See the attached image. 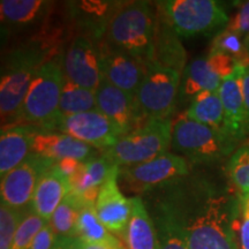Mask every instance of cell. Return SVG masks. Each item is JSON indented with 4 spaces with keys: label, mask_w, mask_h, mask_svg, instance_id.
Segmentation results:
<instances>
[{
    "label": "cell",
    "mask_w": 249,
    "mask_h": 249,
    "mask_svg": "<svg viewBox=\"0 0 249 249\" xmlns=\"http://www.w3.org/2000/svg\"><path fill=\"white\" fill-rule=\"evenodd\" d=\"M242 95H244L246 116H247L248 133H249V64L244 67L242 73Z\"/></svg>",
    "instance_id": "obj_38"
},
{
    "label": "cell",
    "mask_w": 249,
    "mask_h": 249,
    "mask_svg": "<svg viewBox=\"0 0 249 249\" xmlns=\"http://www.w3.org/2000/svg\"><path fill=\"white\" fill-rule=\"evenodd\" d=\"M64 53L45 62L31 81L21 108L20 121L52 130L61 119L59 105L64 88Z\"/></svg>",
    "instance_id": "obj_4"
},
{
    "label": "cell",
    "mask_w": 249,
    "mask_h": 249,
    "mask_svg": "<svg viewBox=\"0 0 249 249\" xmlns=\"http://www.w3.org/2000/svg\"><path fill=\"white\" fill-rule=\"evenodd\" d=\"M85 204L71 192L66 195L49 222L58 238H76L77 218Z\"/></svg>",
    "instance_id": "obj_29"
},
{
    "label": "cell",
    "mask_w": 249,
    "mask_h": 249,
    "mask_svg": "<svg viewBox=\"0 0 249 249\" xmlns=\"http://www.w3.org/2000/svg\"><path fill=\"white\" fill-rule=\"evenodd\" d=\"M48 222L40 218L33 210L24 213V217L15 234L12 249H30L37 233L44 227Z\"/></svg>",
    "instance_id": "obj_34"
},
{
    "label": "cell",
    "mask_w": 249,
    "mask_h": 249,
    "mask_svg": "<svg viewBox=\"0 0 249 249\" xmlns=\"http://www.w3.org/2000/svg\"><path fill=\"white\" fill-rule=\"evenodd\" d=\"M59 33L42 34L9 52L0 80V113L1 124L20 121L21 108L27 91L39 68L61 54Z\"/></svg>",
    "instance_id": "obj_2"
},
{
    "label": "cell",
    "mask_w": 249,
    "mask_h": 249,
    "mask_svg": "<svg viewBox=\"0 0 249 249\" xmlns=\"http://www.w3.org/2000/svg\"><path fill=\"white\" fill-rule=\"evenodd\" d=\"M39 128L31 124H17L1 129L0 174L1 178L20 165L31 154L34 138Z\"/></svg>",
    "instance_id": "obj_22"
},
{
    "label": "cell",
    "mask_w": 249,
    "mask_h": 249,
    "mask_svg": "<svg viewBox=\"0 0 249 249\" xmlns=\"http://www.w3.org/2000/svg\"><path fill=\"white\" fill-rule=\"evenodd\" d=\"M54 132L68 134L103 151L113 147L121 138L116 127L98 110L61 118Z\"/></svg>",
    "instance_id": "obj_13"
},
{
    "label": "cell",
    "mask_w": 249,
    "mask_h": 249,
    "mask_svg": "<svg viewBox=\"0 0 249 249\" xmlns=\"http://www.w3.org/2000/svg\"><path fill=\"white\" fill-rule=\"evenodd\" d=\"M181 74L151 62L135 95L142 119L171 118L180 93Z\"/></svg>",
    "instance_id": "obj_8"
},
{
    "label": "cell",
    "mask_w": 249,
    "mask_h": 249,
    "mask_svg": "<svg viewBox=\"0 0 249 249\" xmlns=\"http://www.w3.org/2000/svg\"><path fill=\"white\" fill-rule=\"evenodd\" d=\"M52 249H61V246L59 244V241H57V244H55V246Z\"/></svg>",
    "instance_id": "obj_44"
},
{
    "label": "cell",
    "mask_w": 249,
    "mask_h": 249,
    "mask_svg": "<svg viewBox=\"0 0 249 249\" xmlns=\"http://www.w3.org/2000/svg\"><path fill=\"white\" fill-rule=\"evenodd\" d=\"M70 191L71 187L67 177L61 172L57 164L53 165L43 174L37 183L31 201V210L49 223Z\"/></svg>",
    "instance_id": "obj_21"
},
{
    "label": "cell",
    "mask_w": 249,
    "mask_h": 249,
    "mask_svg": "<svg viewBox=\"0 0 249 249\" xmlns=\"http://www.w3.org/2000/svg\"><path fill=\"white\" fill-rule=\"evenodd\" d=\"M185 114L191 119L229 136L226 133L223 104L218 91H202L198 93L191 102Z\"/></svg>",
    "instance_id": "obj_26"
},
{
    "label": "cell",
    "mask_w": 249,
    "mask_h": 249,
    "mask_svg": "<svg viewBox=\"0 0 249 249\" xmlns=\"http://www.w3.org/2000/svg\"><path fill=\"white\" fill-rule=\"evenodd\" d=\"M172 118L149 119L127 135L121 136L113 147L103 151L117 166H132L155 160L169 152L172 142Z\"/></svg>",
    "instance_id": "obj_5"
},
{
    "label": "cell",
    "mask_w": 249,
    "mask_h": 249,
    "mask_svg": "<svg viewBox=\"0 0 249 249\" xmlns=\"http://www.w3.org/2000/svg\"><path fill=\"white\" fill-rule=\"evenodd\" d=\"M57 241L58 236L55 235L50 223H48L37 233L30 249H52L57 244Z\"/></svg>",
    "instance_id": "obj_36"
},
{
    "label": "cell",
    "mask_w": 249,
    "mask_h": 249,
    "mask_svg": "<svg viewBox=\"0 0 249 249\" xmlns=\"http://www.w3.org/2000/svg\"><path fill=\"white\" fill-rule=\"evenodd\" d=\"M31 154L50 158L55 163L64 160L88 161L97 157L96 149L68 134L39 129L34 138Z\"/></svg>",
    "instance_id": "obj_17"
},
{
    "label": "cell",
    "mask_w": 249,
    "mask_h": 249,
    "mask_svg": "<svg viewBox=\"0 0 249 249\" xmlns=\"http://www.w3.org/2000/svg\"><path fill=\"white\" fill-rule=\"evenodd\" d=\"M242 209H244V213L249 214V194L242 195Z\"/></svg>",
    "instance_id": "obj_42"
},
{
    "label": "cell",
    "mask_w": 249,
    "mask_h": 249,
    "mask_svg": "<svg viewBox=\"0 0 249 249\" xmlns=\"http://www.w3.org/2000/svg\"><path fill=\"white\" fill-rule=\"evenodd\" d=\"M188 174V161L181 156L166 152L145 163L120 167L119 179L128 191L144 194L169 186Z\"/></svg>",
    "instance_id": "obj_9"
},
{
    "label": "cell",
    "mask_w": 249,
    "mask_h": 249,
    "mask_svg": "<svg viewBox=\"0 0 249 249\" xmlns=\"http://www.w3.org/2000/svg\"><path fill=\"white\" fill-rule=\"evenodd\" d=\"M92 110H97L95 90L77 86L65 77L60 105H59L61 118Z\"/></svg>",
    "instance_id": "obj_30"
},
{
    "label": "cell",
    "mask_w": 249,
    "mask_h": 249,
    "mask_svg": "<svg viewBox=\"0 0 249 249\" xmlns=\"http://www.w3.org/2000/svg\"><path fill=\"white\" fill-rule=\"evenodd\" d=\"M227 172L242 195L249 194V144L239 148L230 158Z\"/></svg>",
    "instance_id": "obj_32"
},
{
    "label": "cell",
    "mask_w": 249,
    "mask_h": 249,
    "mask_svg": "<svg viewBox=\"0 0 249 249\" xmlns=\"http://www.w3.org/2000/svg\"><path fill=\"white\" fill-rule=\"evenodd\" d=\"M151 217L157 231L158 249H189L178 224L157 198L151 208Z\"/></svg>",
    "instance_id": "obj_28"
},
{
    "label": "cell",
    "mask_w": 249,
    "mask_h": 249,
    "mask_svg": "<svg viewBox=\"0 0 249 249\" xmlns=\"http://www.w3.org/2000/svg\"><path fill=\"white\" fill-rule=\"evenodd\" d=\"M154 62L182 74L187 66V55L180 36L165 15L157 8Z\"/></svg>",
    "instance_id": "obj_24"
},
{
    "label": "cell",
    "mask_w": 249,
    "mask_h": 249,
    "mask_svg": "<svg viewBox=\"0 0 249 249\" xmlns=\"http://www.w3.org/2000/svg\"><path fill=\"white\" fill-rule=\"evenodd\" d=\"M240 246L242 249H249V214L244 213L240 229Z\"/></svg>",
    "instance_id": "obj_39"
},
{
    "label": "cell",
    "mask_w": 249,
    "mask_h": 249,
    "mask_svg": "<svg viewBox=\"0 0 249 249\" xmlns=\"http://www.w3.org/2000/svg\"><path fill=\"white\" fill-rule=\"evenodd\" d=\"M225 29L234 33L244 40L249 38V1L242 2V5L239 6L238 12L230 18Z\"/></svg>",
    "instance_id": "obj_35"
},
{
    "label": "cell",
    "mask_w": 249,
    "mask_h": 249,
    "mask_svg": "<svg viewBox=\"0 0 249 249\" xmlns=\"http://www.w3.org/2000/svg\"><path fill=\"white\" fill-rule=\"evenodd\" d=\"M101 43L88 36L77 35L64 53V73L67 80L90 90L102 82Z\"/></svg>",
    "instance_id": "obj_12"
},
{
    "label": "cell",
    "mask_w": 249,
    "mask_h": 249,
    "mask_svg": "<svg viewBox=\"0 0 249 249\" xmlns=\"http://www.w3.org/2000/svg\"><path fill=\"white\" fill-rule=\"evenodd\" d=\"M239 65L235 59L219 52L194 59L181 74L180 96L192 102L202 91H218L223 81L231 76Z\"/></svg>",
    "instance_id": "obj_10"
},
{
    "label": "cell",
    "mask_w": 249,
    "mask_h": 249,
    "mask_svg": "<svg viewBox=\"0 0 249 249\" xmlns=\"http://www.w3.org/2000/svg\"><path fill=\"white\" fill-rule=\"evenodd\" d=\"M82 164L83 161L76 160H64L57 163L58 167L60 169L61 172L67 177V179H71V177L75 176V174L80 171Z\"/></svg>",
    "instance_id": "obj_37"
},
{
    "label": "cell",
    "mask_w": 249,
    "mask_h": 249,
    "mask_svg": "<svg viewBox=\"0 0 249 249\" xmlns=\"http://www.w3.org/2000/svg\"><path fill=\"white\" fill-rule=\"evenodd\" d=\"M116 166L104 154L86 161L79 172L68 179L70 192L79 196L85 203L95 204L99 189Z\"/></svg>",
    "instance_id": "obj_23"
},
{
    "label": "cell",
    "mask_w": 249,
    "mask_h": 249,
    "mask_svg": "<svg viewBox=\"0 0 249 249\" xmlns=\"http://www.w3.org/2000/svg\"><path fill=\"white\" fill-rule=\"evenodd\" d=\"M123 2L119 1H71L68 4V14L79 29V35L102 42L104 40L108 23Z\"/></svg>",
    "instance_id": "obj_19"
},
{
    "label": "cell",
    "mask_w": 249,
    "mask_h": 249,
    "mask_svg": "<svg viewBox=\"0 0 249 249\" xmlns=\"http://www.w3.org/2000/svg\"><path fill=\"white\" fill-rule=\"evenodd\" d=\"M76 238L114 249H124L119 239L112 234L98 219L93 203L85 204L80 211L76 224Z\"/></svg>",
    "instance_id": "obj_27"
},
{
    "label": "cell",
    "mask_w": 249,
    "mask_h": 249,
    "mask_svg": "<svg viewBox=\"0 0 249 249\" xmlns=\"http://www.w3.org/2000/svg\"><path fill=\"white\" fill-rule=\"evenodd\" d=\"M157 4L176 33L185 38L220 33L230 22L225 8L214 0H166Z\"/></svg>",
    "instance_id": "obj_7"
},
{
    "label": "cell",
    "mask_w": 249,
    "mask_h": 249,
    "mask_svg": "<svg viewBox=\"0 0 249 249\" xmlns=\"http://www.w3.org/2000/svg\"><path fill=\"white\" fill-rule=\"evenodd\" d=\"M96 104L97 110L111 121L120 136L127 135L141 126L140 123L142 117L135 97L110 85L105 80H102L96 90Z\"/></svg>",
    "instance_id": "obj_16"
},
{
    "label": "cell",
    "mask_w": 249,
    "mask_h": 249,
    "mask_svg": "<svg viewBox=\"0 0 249 249\" xmlns=\"http://www.w3.org/2000/svg\"><path fill=\"white\" fill-rule=\"evenodd\" d=\"M53 2L46 0H1V26L7 31H24L42 26Z\"/></svg>",
    "instance_id": "obj_20"
},
{
    "label": "cell",
    "mask_w": 249,
    "mask_h": 249,
    "mask_svg": "<svg viewBox=\"0 0 249 249\" xmlns=\"http://www.w3.org/2000/svg\"><path fill=\"white\" fill-rule=\"evenodd\" d=\"M245 44H246V48H247V51H248V54H249V38L245 40Z\"/></svg>",
    "instance_id": "obj_43"
},
{
    "label": "cell",
    "mask_w": 249,
    "mask_h": 249,
    "mask_svg": "<svg viewBox=\"0 0 249 249\" xmlns=\"http://www.w3.org/2000/svg\"><path fill=\"white\" fill-rule=\"evenodd\" d=\"M132 216L123 236L127 249H158L156 226L150 213L140 196L129 198Z\"/></svg>",
    "instance_id": "obj_25"
},
{
    "label": "cell",
    "mask_w": 249,
    "mask_h": 249,
    "mask_svg": "<svg viewBox=\"0 0 249 249\" xmlns=\"http://www.w3.org/2000/svg\"><path fill=\"white\" fill-rule=\"evenodd\" d=\"M55 164L50 158L30 154L22 163L1 178L0 195L2 203L21 210L31 204L39 179Z\"/></svg>",
    "instance_id": "obj_11"
},
{
    "label": "cell",
    "mask_w": 249,
    "mask_h": 249,
    "mask_svg": "<svg viewBox=\"0 0 249 249\" xmlns=\"http://www.w3.org/2000/svg\"><path fill=\"white\" fill-rule=\"evenodd\" d=\"M156 26L157 11L149 2H123L112 17L103 42L150 64L155 57Z\"/></svg>",
    "instance_id": "obj_3"
},
{
    "label": "cell",
    "mask_w": 249,
    "mask_h": 249,
    "mask_svg": "<svg viewBox=\"0 0 249 249\" xmlns=\"http://www.w3.org/2000/svg\"><path fill=\"white\" fill-rule=\"evenodd\" d=\"M24 213L6 203L0 204V249H12L15 234L22 222Z\"/></svg>",
    "instance_id": "obj_33"
},
{
    "label": "cell",
    "mask_w": 249,
    "mask_h": 249,
    "mask_svg": "<svg viewBox=\"0 0 249 249\" xmlns=\"http://www.w3.org/2000/svg\"><path fill=\"white\" fill-rule=\"evenodd\" d=\"M187 177L156 191V198L178 224L189 249H240L236 201L203 180Z\"/></svg>",
    "instance_id": "obj_1"
},
{
    "label": "cell",
    "mask_w": 249,
    "mask_h": 249,
    "mask_svg": "<svg viewBox=\"0 0 249 249\" xmlns=\"http://www.w3.org/2000/svg\"><path fill=\"white\" fill-rule=\"evenodd\" d=\"M102 80L135 97L147 73V62L101 43ZM151 64V62H150Z\"/></svg>",
    "instance_id": "obj_14"
},
{
    "label": "cell",
    "mask_w": 249,
    "mask_h": 249,
    "mask_svg": "<svg viewBox=\"0 0 249 249\" xmlns=\"http://www.w3.org/2000/svg\"><path fill=\"white\" fill-rule=\"evenodd\" d=\"M61 249H83L82 240L79 238H58Z\"/></svg>",
    "instance_id": "obj_40"
},
{
    "label": "cell",
    "mask_w": 249,
    "mask_h": 249,
    "mask_svg": "<svg viewBox=\"0 0 249 249\" xmlns=\"http://www.w3.org/2000/svg\"><path fill=\"white\" fill-rule=\"evenodd\" d=\"M210 52H219V53L230 55L244 66L249 64V54L245 40L235 35L234 33H231L226 29L218 33L214 37Z\"/></svg>",
    "instance_id": "obj_31"
},
{
    "label": "cell",
    "mask_w": 249,
    "mask_h": 249,
    "mask_svg": "<svg viewBox=\"0 0 249 249\" xmlns=\"http://www.w3.org/2000/svg\"><path fill=\"white\" fill-rule=\"evenodd\" d=\"M235 142L183 113L173 120L171 147L189 164L209 163L229 155Z\"/></svg>",
    "instance_id": "obj_6"
},
{
    "label": "cell",
    "mask_w": 249,
    "mask_h": 249,
    "mask_svg": "<svg viewBox=\"0 0 249 249\" xmlns=\"http://www.w3.org/2000/svg\"><path fill=\"white\" fill-rule=\"evenodd\" d=\"M119 166H116L99 189L95 203L96 213L112 234L124 236L132 216L130 200L119 187Z\"/></svg>",
    "instance_id": "obj_15"
},
{
    "label": "cell",
    "mask_w": 249,
    "mask_h": 249,
    "mask_svg": "<svg viewBox=\"0 0 249 249\" xmlns=\"http://www.w3.org/2000/svg\"><path fill=\"white\" fill-rule=\"evenodd\" d=\"M244 65H239L238 70L223 81L219 90V97L222 101L225 127L229 138L235 143L249 135L247 116L242 95V73Z\"/></svg>",
    "instance_id": "obj_18"
},
{
    "label": "cell",
    "mask_w": 249,
    "mask_h": 249,
    "mask_svg": "<svg viewBox=\"0 0 249 249\" xmlns=\"http://www.w3.org/2000/svg\"><path fill=\"white\" fill-rule=\"evenodd\" d=\"M83 249H114L104 245H98V244H91V242H86L82 241Z\"/></svg>",
    "instance_id": "obj_41"
}]
</instances>
